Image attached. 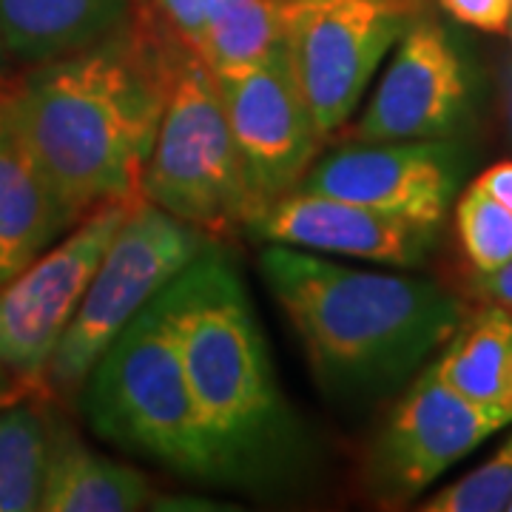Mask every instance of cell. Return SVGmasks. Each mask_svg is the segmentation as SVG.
<instances>
[{"mask_svg": "<svg viewBox=\"0 0 512 512\" xmlns=\"http://www.w3.org/2000/svg\"><path fill=\"white\" fill-rule=\"evenodd\" d=\"M504 427V416L421 367L367 453V487L379 504H407Z\"/></svg>", "mask_w": 512, "mask_h": 512, "instance_id": "9c48e42d", "label": "cell"}, {"mask_svg": "<svg viewBox=\"0 0 512 512\" xmlns=\"http://www.w3.org/2000/svg\"><path fill=\"white\" fill-rule=\"evenodd\" d=\"M143 200L208 239L251 231L259 217L220 83L188 49H180L174 63L171 92L143 177Z\"/></svg>", "mask_w": 512, "mask_h": 512, "instance_id": "5b68a950", "label": "cell"}, {"mask_svg": "<svg viewBox=\"0 0 512 512\" xmlns=\"http://www.w3.org/2000/svg\"><path fill=\"white\" fill-rule=\"evenodd\" d=\"M180 49L134 6L109 37L37 63L12 89H0V111L77 222L109 202H143Z\"/></svg>", "mask_w": 512, "mask_h": 512, "instance_id": "6da1fadb", "label": "cell"}, {"mask_svg": "<svg viewBox=\"0 0 512 512\" xmlns=\"http://www.w3.org/2000/svg\"><path fill=\"white\" fill-rule=\"evenodd\" d=\"M0 404H3V402H0Z\"/></svg>", "mask_w": 512, "mask_h": 512, "instance_id": "f546056e", "label": "cell"}, {"mask_svg": "<svg viewBox=\"0 0 512 512\" xmlns=\"http://www.w3.org/2000/svg\"><path fill=\"white\" fill-rule=\"evenodd\" d=\"M473 293L484 305H501L512 311V259L490 274L473 276Z\"/></svg>", "mask_w": 512, "mask_h": 512, "instance_id": "603a6c76", "label": "cell"}, {"mask_svg": "<svg viewBox=\"0 0 512 512\" xmlns=\"http://www.w3.org/2000/svg\"><path fill=\"white\" fill-rule=\"evenodd\" d=\"M467 94L456 46L439 23L419 15L393 46L382 80L353 126V140H447L464 120Z\"/></svg>", "mask_w": 512, "mask_h": 512, "instance_id": "7c38bea8", "label": "cell"}, {"mask_svg": "<svg viewBox=\"0 0 512 512\" xmlns=\"http://www.w3.org/2000/svg\"><path fill=\"white\" fill-rule=\"evenodd\" d=\"M507 109H510V131H512V72H510V89H507Z\"/></svg>", "mask_w": 512, "mask_h": 512, "instance_id": "d4e9b609", "label": "cell"}, {"mask_svg": "<svg viewBox=\"0 0 512 512\" xmlns=\"http://www.w3.org/2000/svg\"><path fill=\"white\" fill-rule=\"evenodd\" d=\"M0 89H3V86H0Z\"/></svg>", "mask_w": 512, "mask_h": 512, "instance_id": "f1b7e54d", "label": "cell"}, {"mask_svg": "<svg viewBox=\"0 0 512 512\" xmlns=\"http://www.w3.org/2000/svg\"><path fill=\"white\" fill-rule=\"evenodd\" d=\"M259 274L330 402H379L416 379L464 322V302L424 276L370 271L274 245Z\"/></svg>", "mask_w": 512, "mask_h": 512, "instance_id": "7a4b0ae2", "label": "cell"}, {"mask_svg": "<svg viewBox=\"0 0 512 512\" xmlns=\"http://www.w3.org/2000/svg\"><path fill=\"white\" fill-rule=\"evenodd\" d=\"M461 168L464 154L447 140L356 143L316 160L299 188L439 228Z\"/></svg>", "mask_w": 512, "mask_h": 512, "instance_id": "8fae6325", "label": "cell"}, {"mask_svg": "<svg viewBox=\"0 0 512 512\" xmlns=\"http://www.w3.org/2000/svg\"><path fill=\"white\" fill-rule=\"evenodd\" d=\"M456 231L476 274H490L512 259V211L476 183L458 197Z\"/></svg>", "mask_w": 512, "mask_h": 512, "instance_id": "d6986e66", "label": "cell"}, {"mask_svg": "<svg viewBox=\"0 0 512 512\" xmlns=\"http://www.w3.org/2000/svg\"><path fill=\"white\" fill-rule=\"evenodd\" d=\"M510 512H512V501H510Z\"/></svg>", "mask_w": 512, "mask_h": 512, "instance_id": "83f0119b", "label": "cell"}, {"mask_svg": "<svg viewBox=\"0 0 512 512\" xmlns=\"http://www.w3.org/2000/svg\"><path fill=\"white\" fill-rule=\"evenodd\" d=\"M3 55H6V49H3V37H0V63H3Z\"/></svg>", "mask_w": 512, "mask_h": 512, "instance_id": "484cf974", "label": "cell"}, {"mask_svg": "<svg viewBox=\"0 0 512 512\" xmlns=\"http://www.w3.org/2000/svg\"><path fill=\"white\" fill-rule=\"evenodd\" d=\"M512 501V433L493 456L467 476L453 481L436 495H430L424 512H501Z\"/></svg>", "mask_w": 512, "mask_h": 512, "instance_id": "ffe728a7", "label": "cell"}, {"mask_svg": "<svg viewBox=\"0 0 512 512\" xmlns=\"http://www.w3.org/2000/svg\"><path fill=\"white\" fill-rule=\"evenodd\" d=\"M80 410L100 441L188 481H222L171 325L168 285L137 313L80 384Z\"/></svg>", "mask_w": 512, "mask_h": 512, "instance_id": "277c9868", "label": "cell"}, {"mask_svg": "<svg viewBox=\"0 0 512 512\" xmlns=\"http://www.w3.org/2000/svg\"><path fill=\"white\" fill-rule=\"evenodd\" d=\"M439 6L458 23L481 32H507L512 0H439Z\"/></svg>", "mask_w": 512, "mask_h": 512, "instance_id": "7402d4cb", "label": "cell"}, {"mask_svg": "<svg viewBox=\"0 0 512 512\" xmlns=\"http://www.w3.org/2000/svg\"><path fill=\"white\" fill-rule=\"evenodd\" d=\"M208 248L211 239L197 228L151 202H137L114 231L43 384L74 396L117 333Z\"/></svg>", "mask_w": 512, "mask_h": 512, "instance_id": "8992f818", "label": "cell"}, {"mask_svg": "<svg viewBox=\"0 0 512 512\" xmlns=\"http://www.w3.org/2000/svg\"><path fill=\"white\" fill-rule=\"evenodd\" d=\"M49 436L37 404H0V512L40 510Z\"/></svg>", "mask_w": 512, "mask_h": 512, "instance_id": "ac0fdd59", "label": "cell"}, {"mask_svg": "<svg viewBox=\"0 0 512 512\" xmlns=\"http://www.w3.org/2000/svg\"><path fill=\"white\" fill-rule=\"evenodd\" d=\"M168 305L222 481H262L285 470L299 433L234 265L211 245L168 285Z\"/></svg>", "mask_w": 512, "mask_h": 512, "instance_id": "3957f363", "label": "cell"}, {"mask_svg": "<svg viewBox=\"0 0 512 512\" xmlns=\"http://www.w3.org/2000/svg\"><path fill=\"white\" fill-rule=\"evenodd\" d=\"M421 0H288L282 46L316 128L328 140L365 97L373 74L419 18Z\"/></svg>", "mask_w": 512, "mask_h": 512, "instance_id": "52a82bcc", "label": "cell"}, {"mask_svg": "<svg viewBox=\"0 0 512 512\" xmlns=\"http://www.w3.org/2000/svg\"><path fill=\"white\" fill-rule=\"evenodd\" d=\"M251 231L265 242L311 254L416 268L430 254L439 228L384 214L362 202L296 188L271 202L256 217Z\"/></svg>", "mask_w": 512, "mask_h": 512, "instance_id": "4fadbf2b", "label": "cell"}, {"mask_svg": "<svg viewBox=\"0 0 512 512\" xmlns=\"http://www.w3.org/2000/svg\"><path fill=\"white\" fill-rule=\"evenodd\" d=\"M217 0H134L165 35L197 55Z\"/></svg>", "mask_w": 512, "mask_h": 512, "instance_id": "44dd1931", "label": "cell"}, {"mask_svg": "<svg viewBox=\"0 0 512 512\" xmlns=\"http://www.w3.org/2000/svg\"><path fill=\"white\" fill-rule=\"evenodd\" d=\"M481 191H487L493 200H498L504 208L512 211V160L490 165L481 177L476 180Z\"/></svg>", "mask_w": 512, "mask_h": 512, "instance_id": "cb8c5ba5", "label": "cell"}, {"mask_svg": "<svg viewBox=\"0 0 512 512\" xmlns=\"http://www.w3.org/2000/svg\"><path fill=\"white\" fill-rule=\"evenodd\" d=\"M259 214L296 191L325 143L285 46L234 72L214 74Z\"/></svg>", "mask_w": 512, "mask_h": 512, "instance_id": "30bf717a", "label": "cell"}, {"mask_svg": "<svg viewBox=\"0 0 512 512\" xmlns=\"http://www.w3.org/2000/svg\"><path fill=\"white\" fill-rule=\"evenodd\" d=\"M441 382L512 424V311L484 305L430 362Z\"/></svg>", "mask_w": 512, "mask_h": 512, "instance_id": "e0dca14e", "label": "cell"}, {"mask_svg": "<svg viewBox=\"0 0 512 512\" xmlns=\"http://www.w3.org/2000/svg\"><path fill=\"white\" fill-rule=\"evenodd\" d=\"M148 501L151 487L140 470L94 453L69 430H52L40 510L134 512Z\"/></svg>", "mask_w": 512, "mask_h": 512, "instance_id": "2e32d148", "label": "cell"}, {"mask_svg": "<svg viewBox=\"0 0 512 512\" xmlns=\"http://www.w3.org/2000/svg\"><path fill=\"white\" fill-rule=\"evenodd\" d=\"M131 208L126 202L94 208L32 265L0 285V370L43 384L60 339Z\"/></svg>", "mask_w": 512, "mask_h": 512, "instance_id": "ba28073f", "label": "cell"}, {"mask_svg": "<svg viewBox=\"0 0 512 512\" xmlns=\"http://www.w3.org/2000/svg\"><path fill=\"white\" fill-rule=\"evenodd\" d=\"M134 0H0L3 49L29 66L72 55L126 26Z\"/></svg>", "mask_w": 512, "mask_h": 512, "instance_id": "9a60e30c", "label": "cell"}, {"mask_svg": "<svg viewBox=\"0 0 512 512\" xmlns=\"http://www.w3.org/2000/svg\"><path fill=\"white\" fill-rule=\"evenodd\" d=\"M507 32H510V37H512V18H510V23H507Z\"/></svg>", "mask_w": 512, "mask_h": 512, "instance_id": "4316f807", "label": "cell"}, {"mask_svg": "<svg viewBox=\"0 0 512 512\" xmlns=\"http://www.w3.org/2000/svg\"><path fill=\"white\" fill-rule=\"evenodd\" d=\"M77 220L0 111V285L32 265Z\"/></svg>", "mask_w": 512, "mask_h": 512, "instance_id": "5bb4252c", "label": "cell"}]
</instances>
